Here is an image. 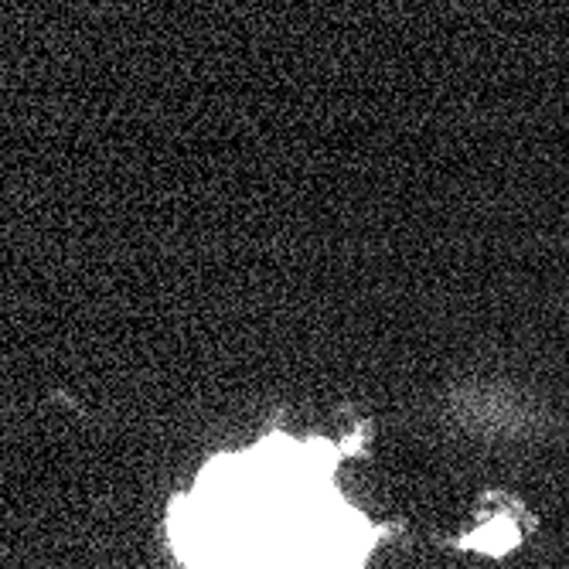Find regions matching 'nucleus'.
Here are the masks:
<instances>
[{"instance_id": "nucleus-1", "label": "nucleus", "mask_w": 569, "mask_h": 569, "mask_svg": "<svg viewBox=\"0 0 569 569\" xmlns=\"http://www.w3.org/2000/svg\"><path fill=\"white\" fill-rule=\"evenodd\" d=\"M331 440L267 433L209 460L171 508V542L188 569H366L379 529L335 481Z\"/></svg>"}]
</instances>
